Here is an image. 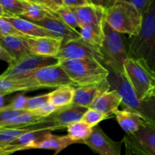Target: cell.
I'll use <instances>...</instances> for the list:
<instances>
[{
  "label": "cell",
  "instance_id": "cell-35",
  "mask_svg": "<svg viewBox=\"0 0 155 155\" xmlns=\"http://www.w3.org/2000/svg\"><path fill=\"white\" fill-rule=\"evenodd\" d=\"M27 110H0V127H4L7 123Z\"/></svg>",
  "mask_w": 155,
  "mask_h": 155
},
{
  "label": "cell",
  "instance_id": "cell-46",
  "mask_svg": "<svg viewBox=\"0 0 155 155\" xmlns=\"http://www.w3.org/2000/svg\"><path fill=\"white\" fill-rule=\"evenodd\" d=\"M154 77H155V72H154Z\"/></svg>",
  "mask_w": 155,
  "mask_h": 155
},
{
  "label": "cell",
  "instance_id": "cell-31",
  "mask_svg": "<svg viewBox=\"0 0 155 155\" xmlns=\"http://www.w3.org/2000/svg\"><path fill=\"white\" fill-rule=\"evenodd\" d=\"M106 118H108V117L103 114L94 110V109L90 108L88 109L84 114L83 115L81 120L88 124L91 128H93V127L97 126L99 123L101 122L103 120L106 119Z\"/></svg>",
  "mask_w": 155,
  "mask_h": 155
},
{
  "label": "cell",
  "instance_id": "cell-16",
  "mask_svg": "<svg viewBox=\"0 0 155 155\" xmlns=\"http://www.w3.org/2000/svg\"><path fill=\"white\" fill-rule=\"evenodd\" d=\"M50 133H52V130H36L25 133L2 148V155H9L16 151L32 149L33 145L43 140Z\"/></svg>",
  "mask_w": 155,
  "mask_h": 155
},
{
  "label": "cell",
  "instance_id": "cell-5",
  "mask_svg": "<svg viewBox=\"0 0 155 155\" xmlns=\"http://www.w3.org/2000/svg\"><path fill=\"white\" fill-rule=\"evenodd\" d=\"M74 86L97 84L106 80L109 71L103 64L92 60L59 61Z\"/></svg>",
  "mask_w": 155,
  "mask_h": 155
},
{
  "label": "cell",
  "instance_id": "cell-2",
  "mask_svg": "<svg viewBox=\"0 0 155 155\" xmlns=\"http://www.w3.org/2000/svg\"><path fill=\"white\" fill-rule=\"evenodd\" d=\"M143 15L125 0H115L105 10V22L115 31L129 36L139 33Z\"/></svg>",
  "mask_w": 155,
  "mask_h": 155
},
{
  "label": "cell",
  "instance_id": "cell-15",
  "mask_svg": "<svg viewBox=\"0 0 155 155\" xmlns=\"http://www.w3.org/2000/svg\"><path fill=\"white\" fill-rule=\"evenodd\" d=\"M88 109L75 104H70L58 109L56 111L45 118L44 121L56 124L60 129L66 128L69 124L81 120L82 117Z\"/></svg>",
  "mask_w": 155,
  "mask_h": 155
},
{
  "label": "cell",
  "instance_id": "cell-41",
  "mask_svg": "<svg viewBox=\"0 0 155 155\" xmlns=\"http://www.w3.org/2000/svg\"><path fill=\"white\" fill-rule=\"evenodd\" d=\"M6 16L5 12L4 9H3L2 6L0 4V18H5Z\"/></svg>",
  "mask_w": 155,
  "mask_h": 155
},
{
  "label": "cell",
  "instance_id": "cell-45",
  "mask_svg": "<svg viewBox=\"0 0 155 155\" xmlns=\"http://www.w3.org/2000/svg\"><path fill=\"white\" fill-rule=\"evenodd\" d=\"M2 127H0V133H1V130H2Z\"/></svg>",
  "mask_w": 155,
  "mask_h": 155
},
{
  "label": "cell",
  "instance_id": "cell-30",
  "mask_svg": "<svg viewBox=\"0 0 155 155\" xmlns=\"http://www.w3.org/2000/svg\"><path fill=\"white\" fill-rule=\"evenodd\" d=\"M55 13L56 14L57 17L61 21H63L65 24L69 26L70 27L76 30H78V29H80V24L78 21L77 18L74 12L70 8L63 5L59 8Z\"/></svg>",
  "mask_w": 155,
  "mask_h": 155
},
{
  "label": "cell",
  "instance_id": "cell-43",
  "mask_svg": "<svg viewBox=\"0 0 155 155\" xmlns=\"http://www.w3.org/2000/svg\"><path fill=\"white\" fill-rule=\"evenodd\" d=\"M3 107V96L0 95V108Z\"/></svg>",
  "mask_w": 155,
  "mask_h": 155
},
{
  "label": "cell",
  "instance_id": "cell-32",
  "mask_svg": "<svg viewBox=\"0 0 155 155\" xmlns=\"http://www.w3.org/2000/svg\"><path fill=\"white\" fill-rule=\"evenodd\" d=\"M49 98H50L49 93L36 97H27V101H26L25 110L32 111V110L43 107L44 105L49 103Z\"/></svg>",
  "mask_w": 155,
  "mask_h": 155
},
{
  "label": "cell",
  "instance_id": "cell-7",
  "mask_svg": "<svg viewBox=\"0 0 155 155\" xmlns=\"http://www.w3.org/2000/svg\"><path fill=\"white\" fill-rule=\"evenodd\" d=\"M122 142L137 155H155V124L144 121L138 131L125 135Z\"/></svg>",
  "mask_w": 155,
  "mask_h": 155
},
{
  "label": "cell",
  "instance_id": "cell-6",
  "mask_svg": "<svg viewBox=\"0 0 155 155\" xmlns=\"http://www.w3.org/2000/svg\"><path fill=\"white\" fill-rule=\"evenodd\" d=\"M123 74L138 99L155 97L154 73L142 61L128 58L123 64Z\"/></svg>",
  "mask_w": 155,
  "mask_h": 155
},
{
  "label": "cell",
  "instance_id": "cell-17",
  "mask_svg": "<svg viewBox=\"0 0 155 155\" xmlns=\"http://www.w3.org/2000/svg\"><path fill=\"white\" fill-rule=\"evenodd\" d=\"M34 24L46 30L57 39H62V42L81 37L78 30L65 24L57 17L46 18L39 22H34Z\"/></svg>",
  "mask_w": 155,
  "mask_h": 155
},
{
  "label": "cell",
  "instance_id": "cell-27",
  "mask_svg": "<svg viewBox=\"0 0 155 155\" xmlns=\"http://www.w3.org/2000/svg\"><path fill=\"white\" fill-rule=\"evenodd\" d=\"M68 135L70 139L74 143H81L88 139L92 132V128L82 120L77 121L69 124L66 127Z\"/></svg>",
  "mask_w": 155,
  "mask_h": 155
},
{
  "label": "cell",
  "instance_id": "cell-14",
  "mask_svg": "<svg viewBox=\"0 0 155 155\" xmlns=\"http://www.w3.org/2000/svg\"><path fill=\"white\" fill-rule=\"evenodd\" d=\"M81 26L86 24L103 27L105 22V10L102 6L90 1L88 5L71 8Z\"/></svg>",
  "mask_w": 155,
  "mask_h": 155
},
{
  "label": "cell",
  "instance_id": "cell-4",
  "mask_svg": "<svg viewBox=\"0 0 155 155\" xmlns=\"http://www.w3.org/2000/svg\"><path fill=\"white\" fill-rule=\"evenodd\" d=\"M104 39L100 51L103 57V64L109 72L123 73V64L129 58V37L112 30L106 22L103 24Z\"/></svg>",
  "mask_w": 155,
  "mask_h": 155
},
{
  "label": "cell",
  "instance_id": "cell-42",
  "mask_svg": "<svg viewBox=\"0 0 155 155\" xmlns=\"http://www.w3.org/2000/svg\"><path fill=\"white\" fill-rule=\"evenodd\" d=\"M126 148V151H125V154L124 155H137L135 154V153L132 152L130 149H129L128 148Z\"/></svg>",
  "mask_w": 155,
  "mask_h": 155
},
{
  "label": "cell",
  "instance_id": "cell-19",
  "mask_svg": "<svg viewBox=\"0 0 155 155\" xmlns=\"http://www.w3.org/2000/svg\"><path fill=\"white\" fill-rule=\"evenodd\" d=\"M4 18L10 22L11 24L24 36L56 38L50 32L41 27L40 26L21 17H5Z\"/></svg>",
  "mask_w": 155,
  "mask_h": 155
},
{
  "label": "cell",
  "instance_id": "cell-36",
  "mask_svg": "<svg viewBox=\"0 0 155 155\" xmlns=\"http://www.w3.org/2000/svg\"><path fill=\"white\" fill-rule=\"evenodd\" d=\"M36 2L45 10L52 14H55L59 8L63 6L62 0H40L36 1Z\"/></svg>",
  "mask_w": 155,
  "mask_h": 155
},
{
  "label": "cell",
  "instance_id": "cell-11",
  "mask_svg": "<svg viewBox=\"0 0 155 155\" xmlns=\"http://www.w3.org/2000/svg\"><path fill=\"white\" fill-rule=\"evenodd\" d=\"M82 144L86 145L94 153L100 155H121V142H115L106 135L99 126L93 127L88 139Z\"/></svg>",
  "mask_w": 155,
  "mask_h": 155
},
{
  "label": "cell",
  "instance_id": "cell-13",
  "mask_svg": "<svg viewBox=\"0 0 155 155\" xmlns=\"http://www.w3.org/2000/svg\"><path fill=\"white\" fill-rule=\"evenodd\" d=\"M31 54L43 57L56 58L62 45V40L54 37L24 36Z\"/></svg>",
  "mask_w": 155,
  "mask_h": 155
},
{
  "label": "cell",
  "instance_id": "cell-18",
  "mask_svg": "<svg viewBox=\"0 0 155 155\" xmlns=\"http://www.w3.org/2000/svg\"><path fill=\"white\" fill-rule=\"evenodd\" d=\"M122 101V98L118 91L110 89L99 96L91 104L90 108L97 110L109 117L115 114V112L119 110Z\"/></svg>",
  "mask_w": 155,
  "mask_h": 155
},
{
  "label": "cell",
  "instance_id": "cell-1",
  "mask_svg": "<svg viewBox=\"0 0 155 155\" xmlns=\"http://www.w3.org/2000/svg\"><path fill=\"white\" fill-rule=\"evenodd\" d=\"M129 58L142 61L155 72V0L143 15L139 33L129 36Z\"/></svg>",
  "mask_w": 155,
  "mask_h": 155
},
{
  "label": "cell",
  "instance_id": "cell-20",
  "mask_svg": "<svg viewBox=\"0 0 155 155\" xmlns=\"http://www.w3.org/2000/svg\"><path fill=\"white\" fill-rule=\"evenodd\" d=\"M0 46L15 61L30 54L24 36H0Z\"/></svg>",
  "mask_w": 155,
  "mask_h": 155
},
{
  "label": "cell",
  "instance_id": "cell-37",
  "mask_svg": "<svg viewBox=\"0 0 155 155\" xmlns=\"http://www.w3.org/2000/svg\"><path fill=\"white\" fill-rule=\"evenodd\" d=\"M58 110V108H56V107L53 106L52 104H50V103H48L47 104L44 105L43 107H40L39 109H36V110H32L31 112L33 114L36 115V116L40 117H42L45 119L46 117H47L48 116H50V114H52L53 113H54L55 111Z\"/></svg>",
  "mask_w": 155,
  "mask_h": 155
},
{
  "label": "cell",
  "instance_id": "cell-12",
  "mask_svg": "<svg viewBox=\"0 0 155 155\" xmlns=\"http://www.w3.org/2000/svg\"><path fill=\"white\" fill-rule=\"evenodd\" d=\"M109 90L110 85L107 79L97 84L77 87L74 89L72 104L89 109L99 96Z\"/></svg>",
  "mask_w": 155,
  "mask_h": 155
},
{
  "label": "cell",
  "instance_id": "cell-44",
  "mask_svg": "<svg viewBox=\"0 0 155 155\" xmlns=\"http://www.w3.org/2000/svg\"><path fill=\"white\" fill-rule=\"evenodd\" d=\"M0 155H2V149L0 148Z\"/></svg>",
  "mask_w": 155,
  "mask_h": 155
},
{
  "label": "cell",
  "instance_id": "cell-26",
  "mask_svg": "<svg viewBox=\"0 0 155 155\" xmlns=\"http://www.w3.org/2000/svg\"><path fill=\"white\" fill-rule=\"evenodd\" d=\"M26 10L21 18H24L31 22H39L46 18L57 17L56 14H52L41 7L36 0H25ZM58 18V17H57Z\"/></svg>",
  "mask_w": 155,
  "mask_h": 155
},
{
  "label": "cell",
  "instance_id": "cell-22",
  "mask_svg": "<svg viewBox=\"0 0 155 155\" xmlns=\"http://www.w3.org/2000/svg\"><path fill=\"white\" fill-rule=\"evenodd\" d=\"M114 115L117 123L126 134H132L137 132L144 122L140 115L126 108L118 110Z\"/></svg>",
  "mask_w": 155,
  "mask_h": 155
},
{
  "label": "cell",
  "instance_id": "cell-24",
  "mask_svg": "<svg viewBox=\"0 0 155 155\" xmlns=\"http://www.w3.org/2000/svg\"><path fill=\"white\" fill-rule=\"evenodd\" d=\"M72 144L75 143L68 136H56L50 133L43 140L33 145L32 149H48L61 151Z\"/></svg>",
  "mask_w": 155,
  "mask_h": 155
},
{
  "label": "cell",
  "instance_id": "cell-10",
  "mask_svg": "<svg viewBox=\"0 0 155 155\" xmlns=\"http://www.w3.org/2000/svg\"><path fill=\"white\" fill-rule=\"evenodd\" d=\"M24 77L32 79L40 89L59 88L68 86H74L65 71L59 64L36 70L21 78Z\"/></svg>",
  "mask_w": 155,
  "mask_h": 155
},
{
  "label": "cell",
  "instance_id": "cell-29",
  "mask_svg": "<svg viewBox=\"0 0 155 155\" xmlns=\"http://www.w3.org/2000/svg\"><path fill=\"white\" fill-rule=\"evenodd\" d=\"M0 4L5 12V17H21L26 10L25 0H0Z\"/></svg>",
  "mask_w": 155,
  "mask_h": 155
},
{
  "label": "cell",
  "instance_id": "cell-21",
  "mask_svg": "<svg viewBox=\"0 0 155 155\" xmlns=\"http://www.w3.org/2000/svg\"><path fill=\"white\" fill-rule=\"evenodd\" d=\"M40 88L32 79L24 77L21 79H1L0 78V95H5L19 91L30 92Z\"/></svg>",
  "mask_w": 155,
  "mask_h": 155
},
{
  "label": "cell",
  "instance_id": "cell-34",
  "mask_svg": "<svg viewBox=\"0 0 155 155\" xmlns=\"http://www.w3.org/2000/svg\"><path fill=\"white\" fill-rule=\"evenodd\" d=\"M27 97L23 95L17 96L9 104L3 106L0 110H25L26 101Z\"/></svg>",
  "mask_w": 155,
  "mask_h": 155
},
{
  "label": "cell",
  "instance_id": "cell-28",
  "mask_svg": "<svg viewBox=\"0 0 155 155\" xmlns=\"http://www.w3.org/2000/svg\"><path fill=\"white\" fill-rule=\"evenodd\" d=\"M44 118L40 117L33 114L30 111H25L24 113L18 115V117L12 119L4 126L5 128H21L27 126L33 125L38 123L44 122Z\"/></svg>",
  "mask_w": 155,
  "mask_h": 155
},
{
  "label": "cell",
  "instance_id": "cell-9",
  "mask_svg": "<svg viewBox=\"0 0 155 155\" xmlns=\"http://www.w3.org/2000/svg\"><path fill=\"white\" fill-rule=\"evenodd\" d=\"M59 64L56 58L43 57L29 54L9 65L8 69L0 75L1 79H20L45 67Z\"/></svg>",
  "mask_w": 155,
  "mask_h": 155
},
{
  "label": "cell",
  "instance_id": "cell-40",
  "mask_svg": "<svg viewBox=\"0 0 155 155\" xmlns=\"http://www.w3.org/2000/svg\"><path fill=\"white\" fill-rule=\"evenodd\" d=\"M0 60L7 62L9 64H12L13 62H15V60L12 58V56H11L2 46H0Z\"/></svg>",
  "mask_w": 155,
  "mask_h": 155
},
{
  "label": "cell",
  "instance_id": "cell-8",
  "mask_svg": "<svg viewBox=\"0 0 155 155\" xmlns=\"http://www.w3.org/2000/svg\"><path fill=\"white\" fill-rule=\"evenodd\" d=\"M56 58L59 61L92 60L101 64L103 61L100 48L91 45L81 37L62 42Z\"/></svg>",
  "mask_w": 155,
  "mask_h": 155
},
{
  "label": "cell",
  "instance_id": "cell-25",
  "mask_svg": "<svg viewBox=\"0 0 155 155\" xmlns=\"http://www.w3.org/2000/svg\"><path fill=\"white\" fill-rule=\"evenodd\" d=\"M80 36L81 39L88 42L91 45L100 48L102 43L104 39V33H103V27L92 25V24H86L81 26Z\"/></svg>",
  "mask_w": 155,
  "mask_h": 155
},
{
  "label": "cell",
  "instance_id": "cell-33",
  "mask_svg": "<svg viewBox=\"0 0 155 155\" xmlns=\"http://www.w3.org/2000/svg\"><path fill=\"white\" fill-rule=\"evenodd\" d=\"M0 36H24L4 18H0Z\"/></svg>",
  "mask_w": 155,
  "mask_h": 155
},
{
  "label": "cell",
  "instance_id": "cell-3",
  "mask_svg": "<svg viewBox=\"0 0 155 155\" xmlns=\"http://www.w3.org/2000/svg\"><path fill=\"white\" fill-rule=\"evenodd\" d=\"M107 80L110 89H115L121 95L122 98L121 104L126 109L138 114L146 122L155 124V97L144 101L138 99L123 73L109 72Z\"/></svg>",
  "mask_w": 155,
  "mask_h": 155
},
{
  "label": "cell",
  "instance_id": "cell-38",
  "mask_svg": "<svg viewBox=\"0 0 155 155\" xmlns=\"http://www.w3.org/2000/svg\"><path fill=\"white\" fill-rule=\"evenodd\" d=\"M152 0H131L129 1L141 15H144L150 6Z\"/></svg>",
  "mask_w": 155,
  "mask_h": 155
},
{
  "label": "cell",
  "instance_id": "cell-23",
  "mask_svg": "<svg viewBox=\"0 0 155 155\" xmlns=\"http://www.w3.org/2000/svg\"><path fill=\"white\" fill-rule=\"evenodd\" d=\"M74 92V86H68L57 88L49 93V103L58 109L70 105L73 102Z\"/></svg>",
  "mask_w": 155,
  "mask_h": 155
},
{
  "label": "cell",
  "instance_id": "cell-39",
  "mask_svg": "<svg viewBox=\"0 0 155 155\" xmlns=\"http://www.w3.org/2000/svg\"><path fill=\"white\" fill-rule=\"evenodd\" d=\"M89 2L90 1L88 0H62L63 5L70 9L85 5Z\"/></svg>",
  "mask_w": 155,
  "mask_h": 155
}]
</instances>
